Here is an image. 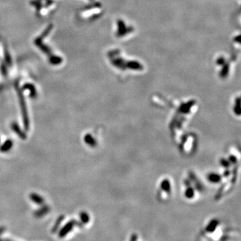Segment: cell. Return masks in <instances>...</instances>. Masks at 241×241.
I'll return each mask as SVG.
<instances>
[{"mask_svg":"<svg viewBox=\"0 0 241 241\" xmlns=\"http://www.w3.org/2000/svg\"><path fill=\"white\" fill-rule=\"evenodd\" d=\"M208 180L212 182V183H216L219 180H221V176L216 173H211L210 175H208Z\"/></svg>","mask_w":241,"mask_h":241,"instance_id":"obj_1","label":"cell"}]
</instances>
